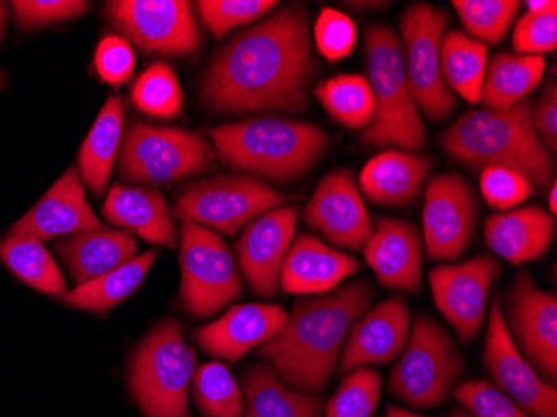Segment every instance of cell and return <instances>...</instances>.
<instances>
[{"label":"cell","mask_w":557,"mask_h":417,"mask_svg":"<svg viewBox=\"0 0 557 417\" xmlns=\"http://www.w3.org/2000/svg\"><path fill=\"white\" fill-rule=\"evenodd\" d=\"M315 74L306 8L278 9L215 52L200 81L206 108L225 114L304 112Z\"/></svg>","instance_id":"6da1fadb"},{"label":"cell","mask_w":557,"mask_h":417,"mask_svg":"<svg viewBox=\"0 0 557 417\" xmlns=\"http://www.w3.org/2000/svg\"><path fill=\"white\" fill-rule=\"evenodd\" d=\"M366 279L339 287L331 296L297 301L283 332L259 347L284 384L302 394L324 393L354 322L371 306Z\"/></svg>","instance_id":"7a4b0ae2"},{"label":"cell","mask_w":557,"mask_h":417,"mask_svg":"<svg viewBox=\"0 0 557 417\" xmlns=\"http://www.w3.org/2000/svg\"><path fill=\"white\" fill-rule=\"evenodd\" d=\"M531 111V99L508 111L472 109L444 131L440 146L468 168L504 165L521 172L534 187L549 189L556 181V159L537 139Z\"/></svg>","instance_id":"3957f363"},{"label":"cell","mask_w":557,"mask_h":417,"mask_svg":"<svg viewBox=\"0 0 557 417\" xmlns=\"http://www.w3.org/2000/svg\"><path fill=\"white\" fill-rule=\"evenodd\" d=\"M221 161L275 182L302 177L329 147V136L308 122L256 118L209 128Z\"/></svg>","instance_id":"277c9868"},{"label":"cell","mask_w":557,"mask_h":417,"mask_svg":"<svg viewBox=\"0 0 557 417\" xmlns=\"http://www.w3.org/2000/svg\"><path fill=\"white\" fill-rule=\"evenodd\" d=\"M366 68L374 112L361 143L368 147L397 146L414 154L424 150L428 134L409 93L403 42L387 25L372 24L366 29Z\"/></svg>","instance_id":"5b68a950"},{"label":"cell","mask_w":557,"mask_h":417,"mask_svg":"<svg viewBox=\"0 0 557 417\" xmlns=\"http://www.w3.org/2000/svg\"><path fill=\"white\" fill-rule=\"evenodd\" d=\"M197 371V356L184 341L175 319H164L134 353L129 381L146 417H189L187 391Z\"/></svg>","instance_id":"8992f818"},{"label":"cell","mask_w":557,"mask_h":417,"mask_svg":"<svg viewBox=\"0 0 557 417\" xmlns=\"http://www.w3.org/2000/svg\"><path fill=\"white\" fill-rule=\"evenodd\" d=\"M462 371L465 359L449 332L421 315L391 372L389 388L403 403L429 409L446 403Z\"/></svg>","instance_id":"52a82bcc"},{"label":"cell","mask_w":557,"mask_h":417,"mask_svg":"<svg viewBox=\"0 0 557 417\" xmlns=\"http://www.w3.org/2000/svg\"><path fill=\"white\" fill-rule=\"evenodd\" d=\"M214 159V149L200 134L134 124L122 146L119 174L125 181L159 186L208 172Z\"/></svg>","instance_id":"ba28073f"},{"label":"cell","mask_w":557,"mask_h":417,"mask_svg":"<svg viewBox=\"0 0 557 417\" xmlns=\"http://www.w3.org/2000/svg\"><path fill=\"white\" fill-rule=\"evenodd\" d=\"M449 24L446 9L425 2L409 5L399 19L409 93L416 108L433 122L446 121L456 109L441 74V39Z\"/></svg>","instance_id":"9c48e42d"},{"label":"cell","mask_w":557,"mask_h":417,"mask_svg":"<svg viewBox=\"0 0 557 417\" xmlns=\"http://www.w3.org/2000/svg\"><path fill=\"white\" fill-rule=\"evenodd\" d=\"M287 200L289 197L252 175H219L184 187L175 200L174 216L234 236L264 212L286 206Z\"/></svg>","instance_id":"30bf717a"},{"label":"cell","mask_w":557,"mask_h":417,"mask_svg":"<svg viewBox=\"0 0 557 417\" xmlns=\"http://www.w3.org/2000/svg\"><path fill=\"white\" fill-rule=\"evenodd\" d=\"M181 269V303L194 318H211L243 296L233 254L212 229L183 222Z\"/></svg>","instance_id":"8fae6325"},{"label":"cell","mask_w":557,"mask_h":417,"mask_svg":"<svg viewBox=\"0 0 557 417\" xmlns=\"http://www.w3.org/2000/svg\"><path fill=\"white\" fill-rule=\"evenodd\" d=\"M478 224V200L458 172L434 175L425 187L422 232L429 259L456 262L471 246Z\"/></svg>","instance_id":"7c38bea8"},{"label":"cell","mask_w":557,"mask_h":417,"mask_svg":"<svg viewBox=\"0 0 557 417\" xmlns=\"http://www.w3.org/2000/svg\"><path fill=\"white\" fill-rule=\"evenodd\" d=\"M109 21L146 52L193 56L200 37L193 4L186 0H115Z\"/></svg>","instance_id":"4fadbf2b"},{"label":"cell","mask_w":557,"mask_h":417,"mask_svg":"<svg viewBox=\"0 0 557 417\" xmlns=\"http://www.w3.org/2000/svg\"><path fill=\"white\" fill-rule=\"evenodd\" d=\"M509 334L519 353L549 384L557 379V299L556 294L537 287L529 271L512 281L506 301Z\"/></svg>","instance_id":"5bb4252c"},{"label":"cell","mask_w":557,"mask_h":417,"mask_svg":"<svg viewBox=\"0 0 557 417\" xmlns=\"http://www.w3.org/2000/svg\"><path fill=\"white\" fill-rule=\"evenodd\" d=\"M500 271L499 260L475 256L429 272L434 303L462 344L472 343L483 329L491 285Z\"/></svg>","instance_id":"9a60e30c"},{"label":"cell","mask_w":557,"mask_h":417,"mask_svg":"<svg viewBox=\"0 0 557 417\" xmlns=\"http://www.w3.org/2000/svg\"><path fill=\"white\" fill-rule=\"evenodd\" d=\"M484 364L497 389L536 417H557L556 385L544 381L524 359L504 321L499 297L491 304Z\"/></svg>","instance_id":"2e32d148"},{"label":"cell","mask_w":557,"mask_h":417,"mask_svg":"<svg viewBox=\"0 0 557 417\" xmlns=\"http://www.w3.org/2000/svg\"><path fill=\"white\" fill-rule=\"evenodd\" d=\"M304 222L341 249L361 250L372 234V221L354 172H329L304 209Z\"/></svg>","instance_id":"e0dca14e"},{"label":"cell","mask_w":557,"mask_h":417,"mask_svg":"<svg viewBox=\"0 0 557 417\" xmlns=\"http://www.w3.org/2000/svg\"><path fill=\"white\" fill-rule=\"evenodd\" d=\"M297 219L299 207H275L249 222L236 244L240 271L259 296L278 293V275L296 234Z\"/></svg>","instance_id":"ac0fdd59"},{"label":"cell","mask_w":557,"mask_h":417,"mask_svg":"<svg viewBox=\"0 0 557 417\" xmlns=\"http://www.w3.org/2000/svg\"><path fill=\"white\" fill-rule=\"evenodd\" d=\"M409 331L411 310L404 297L394 296L377 304L350 328L341 354L339 375L389 364L408 344Z\"/></svg>","instance_id":"d6986e66"},{"label":"cell","mask_w":557,"mask_h":417,"mask_svg":"<svg viewBox=\"0 0 557 417\" xmlns=\"http://www.w3.org/2000/svg\"><path fill=\"white\" fill-rule=\"evenodd\" d=\"M289 315L274 304H243L227 310L221 319L194 332L205 353L219 359L237 363L249 351L261 347L283 332Z\"/></svg>","instance_id":"ffe728a7"},{"label":"cell","mask_w":557,"mask_h":417,"mask_svg":"<svg viewBox=\"0 0 557 417\" xmlns=\"http://www.w3.org/2000/svg\"><path fill=\"white\" fill-rule=\"evenodd\" d=\"M104 228L87 203L79 169L71 168L17 224L12 225L11 234L42 243Z\"/></svg>","instance_id":"44dd1931"},{"label":"cell","mask_w":557,"mask_h":417,"mask_svg":"<svg viewBox=\"0 0 557 417\" xmlns=\"http://www.w3.org/2000/svg\"><path fill=\"white\" fill-rule=\"evenodd\" d=\"M375 278L391 291L418 294L422 287V240L412 222L379 218L364 246Z\"/></svg>","instance_id":"7402d4cb"},{"label":"cell","mask_w":557,"mask_h":417,"mask_svg":"<svg viewBox=\"0 0 557 417\" xmlns=\"http://www.w3.org/2000/svg\"><path fill=\"white\" fill-rule=\"evenodd\" d=\"M359 269L356 257L325 246L312 234H300L284 257L278 284L289 294H324Z\"/></svg>","instance_id":"603a6c76"},{"label":"cell","mask_w":557,"mask_h":417,"mask_svg":"<svg viewBox=\"0 0 557 417\" xmlns=\"http://www.w3.org/2000/svg\"><path fill=\"white\" fill-rule=\"evenodd\" d=\"M554 236L556 218L537 204L490 216L484 222L487 247L515 266L541 259Z\"/></svg>","instance_id":"cb8c5ba5"},{"label":"cell","mask_w":557,"mask_h":417,"mask_svg":"<svg viewBox=\"0 0 557 417\" xmlns=\"http://www.w3.org/2000/svg\"><path fill=\"white\" fill-rule=\"evenodd\" d=\"M431 168L433 159L429 156L387 149L364 165L359 175V186L372 204L383 207L408 206L418 200Z\"/></svg>","instance_id":"d4e9b609"},{"label":"cell","mask_w":557,"mask_h":417,"mask_svg":"<svg viewBox=\"0 0 557 417\" xmlns=\"http://www.w3.org/2000/svg\"><path fill=\"white\" fill-rule=\"evenodd\" d=\"M59 257L67 265L77 285L108 274L136 259L137 241L127 229H97L59 241Z\"/></svg>","instance_id":"484cf974"},{"label":"cell","mask_w":557,"mask_h":417,"mask_svg":"<svg viewBox=\"0 0 557 417\" xmlns=\"http://www.w3.org/2000/svg\"><path fill=\"white\" fill-rule=\"evenodd\" d=\"M106 219L131 232H137L147 243L177 246V228L169 211L168 200L159 191L147 187L112 186L104 209Z\"/></svg>","instance_id":"4316f807"},{"label":"cell","mask_w":557,"mask_h":417,"mask_svg":"<svg viewBox=\"0 0 557 417\" xmlns=\"http://www.w3.org/2000/svg\"><path fill=\"white\" fill-rule=\"evenodd\" d=\"M243 397V417H322L321 397L297 393L268 364L244 372Z\"/></svg>","instance_id":"83f0119b"},{"label":"cell","mask_w":557,"mask_h":417,"mask_svg":"<svg viewBox=\"0 0 557 417\" xmlns=\"http://www.w3.org/2000/svg\"><path fill=\"white\" fill-rule=\"evenodd\" d=\"M546 72L543 56H519L499 52L487 64L481 102L487 111H508L529 99L541 86Z\"/></svg>","instance_id":"f1b7e54d"},{"label":"cell","mask_w":557,"mask_h":417,"mask_svg":"<svg viewBox=\"0 0 557 417\" xmlns=\"http://www.w3.org/2000/svg\"><path fill=\"white\" fill-rule=\"evenodd\" d=\"M441 74L450 93L466 102H481L484 77L490 64V47L459 29H449L441 39Z\"/></svg>","instance_id":"f546056e"},{"label":"cell","mask_w":557,"mask_h":417,"mask_svg":"<svg viewBox=\"0 0 557 417\" xmlns=\"http://www.w3.org/2000/svg\"><path fill=\"white\" fill-rule=\"evenodd\" d=\"M124 111L119 97H109L81 147V179L96 196L104 193L121 146Z\"/></svg>","instance_id":"4dcf8cb0"},{"label":"cell","mask_w":557,"mask_h":417,"mask_svg":"<svg viewBox=\"0 0 557 417\" xmlns=\"http://www.w3.org/2000/svg\"><path fill=\"white\" fill-rule=\"evenodd\" d=\"M158 254L156 249L149 250L108 274L77 285L71 293H65L64 303L77 309L97 312V315L108 312L139 287L140 282L154 265Z\"/></svg>","instance_id":"1f68e13d"},{"label":"cell","mask_w":557,"mask_h":417,"mask_svg":"<svg viewBox=\"0 0 557 417\" xmlns=\"http://www.w3.org/2000/svg\"><path fill=\"white\" fill-rule=\"evenodd\" d=\"M0 260L34 290L47 296H65L61 269L39 241L11 234L0 243Z\"/></svg>","instance_id":"d6a6232c"},{"label":"cell","mask_w":557,"mask_h":417,"mask_svg":"<svg viewBox=\"0 0 557 417\" xmlns=\"http://www.w3.org/2000/svg\"><path fill=\"white\" fill-rule=\"evenodd\" d=\"M315 97L334 121L344 127L359 131L371 122L374 97L364 75L344 74L324 81L315 89Z\"/></svg>","instance_id":"836d02e7"},{"label":"cell","mask_w":557,"mask_h":417,"mask_svg":"<svg viewBox=\"0 0 557 417\" xmlns=\"http://www.w3.org/2000/svg\"><path fill=\"white\" fill-rule=\"evenodd\" d=\"M193 396L205 417H243L244 397L234 376L222 363H208L193 378Z\"/></svg>","instance_id":"e575fe53"},{"label":"cell","mask_w":557,"mask_h":417,"mask_svg":"<svg viewBox=\"0 0 557 417\" xmlns=\"http://www.w3.org/2000/svg\"><path fill=\"white\" fill-rule=\"evenodd\" d=\"M453 5L466 34L490 47L508 36L522 4L518 0H454Z\"/></svg>","instance_id":"d590c367"},{"label":"cell","mask_w":557,"mask_h":417,"mask_svg":"<svg viewBox=\"0 0 557 417\" xmlns=\"http://www.w3.org/2000/svg\"><path fill=\"white\" fill-rule=\"evenodd\" d=\"M133 99L140 111L156 118H175L183 109L180 81L164 62H156L140 75Z\"/></svg>","instance_id":"8d00e7d4"},{"label":"cell","mask_w":557,"mask_h":417,"mask_svg":"<svg viewBox=\"0 0 557 417\" xmlns=\"http://www.w3.org/2000/svg\"><path fill=\"white\" fill-rule=\"evenodd\" d=\"M325 406V417H372L381 396V375L372 368L354 369Z\"/></svg>","instance_id":"74e56055"},{"label":"cell","mask_w":557,"mask_h":417,"mask_svg":"<svg viewBox=\"0 0 557 417\" xmlns=\"http://www.w3.org/2000/svg\"><path fill=\"white\" fill-rule=\"evenodd\" d=\"M277 5L275 0H200V21L218 39L230 30L258 21Z\"/></svg>","instance_id":"f35d334b"},{"label":"cell","mask_w":557,"mask_h":417,"mask_svg":"<svg viewBox=\"0 0 557 417\" xmlns=\"http://www.w3.org/2000/svg\"><path fill=\"white\" fill-rule=\"evenodd\" d=\"M481 193L497 211H511L533 196V182L516 169L490 165L481 171Z\"/></svg>","instance_id":"ab89813d"},{"label":"cell","mask_w":557,"mask_h":417,"mask_svg":"<svg viewBox=\"0 0 557 417\" xmlns=\"http://www.w3.org/2000/svg\"><path fill=\"white\" fill-rule=\"evenodd\" d=\"M314 39L322 58L339 62L352 54L358 44V27L349 15L337 9L325 8L315 21Z\"/></svg>","instance_id":"60d3db41"},{"label":"cell","mask_w":557,"mask_h":417,"mask_svg":"<svg viewBox=\"0 0 557 417\" xmlns=\"http://www.w3.org/2000/svg\"><path fill=\"white\" fill-rule=\"evenodd\" d=\"M454 397L472 417H533L503 391L486 381H466L454 389Z\"/></svg>","instance_id":"b9f144b4"},{"label":"cell","mask_w":557,"mask_h":417,"mask_svg":"<svg viewBox=\"0 0 557 417\" xmlns=\"http://www.w3.org/2000/svg\"><path fill=\"white\" fill-rule=\"evenodd\" d=\"M557 47V12H525L516 22L512 49L519 56H543Z\"/></svg>","instance_id":"7bdbcfd3"},{"label":"cell","mask_w":557,"mask_h":417,"mask_svg":"<svg viewBox=\"0 0 557 417\" xmlns=\"http://www.w3.org/2000/svg\"><path fill=\"white\" fill-rule=\"evenodd\" d=\"M21 29H36L47 24L69 21L84 14L89 8V2L81 0H15L12 2Z\"/></svg>","instance_id":"ee69618b"},{"label":"cell","mask_w":557,"mask_h":417,"mask_svg":"<svg viewBox=\"0 0 557 417\" xmlns=\"http://www.w3.org/2000/svg\"><path fill=\"white\" fill-rule=\"evenodd\" d=\"M96 68L106 83L119 86L133 75L136 56L124 37L108 36L97 47Z\"/></svg>","instance_id":"f6af8a7d"},{"label":"cell","mask_w":557,"mask_h":417,"mask_svg":"<svg viewBox=\"0 0 557 417\" xmlns=\"http://www.w3.org/2000/svg\"><path fill=\"white\" fill-rule=\"evenodd\" d=\"M534 133H536L540 143L550 152L557 149V86L554 81L544 86L540 99L533 103Z\"/></svg>","instance_id":"bcb514c9"},{"label":"cell","mask_w":557,"mask_h":417,"mask_svg":"<svg viewBox=\"0 0 557 417\" xmlns=\"http://www.w3.org/2000/svg\"><path fill=\"white\" fill-rule=\"evenodd\" d=\"M528 12H557L556 0H529L525 2Z\"/></svg>","instance_id":"7dc6e473"},{"label":"cell","mask_w":557,"mask_h":417,"mask_svg":"<svg viewBox=\"0 0 557 417\" xmlns=\"http://www.w3.org/2000/svg\"><path fill=\"white\" fill-rule=\"evenodd\" d=\"M547 206H549V214L556 218L557 212V182L554 181L547 193Z\"/></svg>","instance_id":"c3c4849f"},{"label":"cell","mask_w":557,"mask_h":417,"mask_svg":"<svg viewBox=\"0 0 557 417\" xmlns=\"http://www.w3.org/2000/svg\"><path fill=\"white\" fill-rule=\"evenodd\" d=\"M386 417H424L419 414L409 413V410L400 409V407L389 406L386 410Z\"/></svg>","instance_id":"681fc988"},{"label":"cell","mask_w":557,"mask_h":417,"mask_svg":"<svg viewBox=\"0 0 557 417\" xmlns=\"http://www.w3.org/2000/svg\"><path fill=\"white\" fill-rule=\"evenodd\" d=\"M5 19H8V11H5L4 4L0 2V39L4 36Z\"/></svg>","instance_id":"f907efd6"},{"label":"cell","mask_w":557,"mask_h":417,"mask_svg":"<svg viewBox=\"0 0 557 417\" xmlns=\"http://www.w3.org/2000/svg\"><path fill=\"white\" fill-rule=\"evenodd\" d=\"M449 417H472L471 414L466 413L462 409H454L453 413L449 414Z\"/></svg>","instance_id":"816d5d0a"},{"label":"cell","mask_w":557,"mask_h":417,"mask_svg":"<svg viewBox=\"0 0 557 417\" xmlns=\"http://www.w3.org/2000/svg\"><path fill=\"white\" fill-rule=\"evenodd\" d=\"M0 86H2V74H0Z\"/></svg>","instance_id":"f5cc1de1"}]
</instances>
